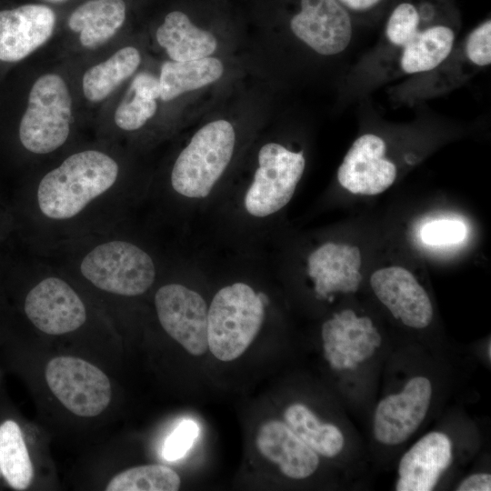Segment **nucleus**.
I'll return each instance as SVG.
<instances>
[{
  "label": "nucleus",
  "instance_id": "2f4dec72",
  "mask_svg": "<svg viewBox=\"0 0 491 491\" xmlns=\"http://www.w3.org/2000/svg\"><path fill=\"white\" fill-rule=\"evenodd\" d=\"M129 91L145 98L156 100L160 97L159 79L149 73H139L133 79Z\"/></svg>",
  "mask_w": 491,
  "mask_h": 491
},
{
  "label": "nucleus",
  "instance_id": "7c9ffc66",
  "mask_svg": "<svg viewBox=\"0 0 491 491\" xmlns=\"http://www.w3.org/2000/svg\"><path fill=\"white\" fill-rule=\"evenodd\" d=\"M353 19L368 18L383 10L391 0H337Z\"/></svg>",
  "mask_w": 491,
  "mask_h": 491
},
{
  "label": "nucleus",
  "instance_id": "6e6552de",
  "mask_svg": "<svg viewBox=\"0 0 491 491\" xmlns=\"http://www.w3.org/2000/svg\"><path fill=\"white\" fill-rule=\"evenodd\" d=\"M305 166L303 151L293 152L277 143L263 145L254 181L246 194V211L264 217L282 209L291 200Z\"/></svg>",
  "mask_w": 491,
  "mask_h": 491
},
{
  "label": "nucleus",
  "instance_id": "cd10ccee",
  "mask_svg": "<svg viewBox=\"0 0 491 491\" xmlns=\"http://www.w3.org/2000/svg\"><path fill=\"white\" fill-rule=\"evenodd\" d=\"M157 110L156 100L145 98L128 90L115 113V125L125 131L141 128Z\"/></svg>",
  "mask_w": 491,
  "mask_h": 491
},
{
  "label": "nucleus",
  "instance_id": "6ab92c4d",
  "mask_svg": "<svg viewBox=\"0 0 491 491\" xmlns=\"http://www.w3.org/2000/svg\"><path fill=\"white\" fill-rule=\"evenodd\" d=\"M361 252L357 246L327 242L307 258L309 276L314 280L315 291L321 297L334 292L353 293L362 280Z\"/></svg>",
  "mask_w": 491,
  "mask_h": 491
},
{
  "label": "nucleus",
  "instance_id": "4468645a",
  "mask_svg": "<svg viewBox=\"0 0 491 491\" xmlns=\"http://www.w3.org/2000/svg\"><path fill=\"white\" fill-rule=\"evenodd\" d=\"M386 143L379 135L367 133L357 137L337 170L341 186L352 194L375 195L395 182L397 168L386 157Z\"/></svg>",
  "mask_w": 491,
  "mask_h": 491
},
{
  "label": "nucleus",
  "instance_id": "ddd939ff",
  "mask_svg": "<svg viewBox=\"0 0 491 491\" xmlns=\"http://www.w3.org/2000/svg\"><path fill=\"white\" fill-rule=\"evenodd\" d=\"M431 397L432 385L429 379L415 376L401 392L383 398L374 416L376 439L387 446L404 443L424 421Z\"/></svg>",
  "mask_w": 491,
  "mask_h": 491
},
{
  "label": "nucleus",
  "instance_id": "0eeeda50",
  "mask_svg": "<svg viewBox=\"0 0 491 491\" xmlns=\"http://www.w3.org/2000/svg\"><path fill=\"white\" fill-rule=\"evenodd\" d=\"M71 117L72 100L64 79L55 74L40 76L30 90L19 125L22 146L35 155L55 151L69 136Z\"/></svg>",
  "mask_w": 491,
  "mask_h": 491
},
{
  "label": "nucleus",
  "instance_id": "bb28decb",
  "mask_svg": "<svg viewBox=\"0 0 491 491\" xmlns=\"http://www.w3.org/2000/svg\"><path fill=\"white\" fill-rule=\"evenodd\" d=\"M181 480L172 468L163 465L139 466L115 476L106 491H176Z\"/></svg>",
  "mask_w": 491,
  "mask_h": 491
},
{
  "label": "nucleus",
  "instance_id": "7ed1b4c3",
  "mask_svg": "<svg viewBox=\"0 0 491 491\" xmlns=\"http://www.w3.org/2000/svg\"><path fill=\"white\" fill-rule=\"evenodd\" d=\"M491 64V19L486 18L432 70L408 77L389 89L395 101L412 105L464 85Z\"/></svg>",
  "mask_w": 491,
  "mask_h": 491
},
{
  "label": "nucleus",
  "instance_id": "2eb2a0df",
  "mask_svg": "<svg viewBox=\"0 0 491 491\" xmlns=\"http://www.w3.org/2000/svg\"><path fill=\"white\" fill-rule=\"evenodd\" d=\"M370 286L378 300L405 326L422 329L433 319L430 298L414 275L402 266L377 269Z\"/></svg>",
  "mask_w": 491,
  "mask_h": 491
},
{
  "label": "nucleus",
  "instance_id": "a878e982",
  "mask_svg": "<svg viewBox=\"0 0 491 491\" xmlns=\"http://www.w3.org/2000/svg\"><path fill=\"white\" fill-rule=\"evenodd\" d=\"M0 469L5 481L15 490L26 489L34 477L22 431L13 420L0 425Z\"/></svg>",
  "mask_w": 491,
  "mask_h": 491
},
{
  "label": "nucleus",
  "instance_id": "9d476101",
  "mask_svg": "<svg viewBox=\"0 0 491 491\" xmlns=\"http://www.w3.org/2000/svg\"><path fill=\"white\" fill-rule=\"evenodd\" d=\"M293 35L315 53L333 56L353 38L354 19L337 0H298L289 20Z\"/></svg>",
  "mask_w": 491,
  "mask_h": 491
},
{
  "label": "nucleus",
  "instance_id": "b1692460",
  "mask_svg": "<svg viewBox=\"0 0 491 491\" xmlns=\"http://www.w3.org/2000/svg\"><path fill=\"white\" fill-rule=\"evenodd\" d=\"M140 62L141 55L136 48L125 46L119 49L107 60L90 67L85 73V96L94 103L104 100L135 73Z\"/></svg>",
  "mask_w": 491,
  "mask_h": 491
},
{
  "label": "nucleus",
  "instance_id": "4be33fe9",
  "mask_svg": "<svg viewBox=\"0 0 491 491\" xmlns=\"http://www.w3.org/2000/svg\"><path fill=\"white\" fill-rule=\"evenodd\" d=\"M125 19L123 0H91L79 5L69 16V28L80 34L81 45L95 48L107 42Z\"/></svg>",
  "mask_w": 491,
  "mask_h": 491
},
{
  "label": "nucleus",
  "instance_id": "9b49d317",
  "mask_svg": "<svg viewBox=\"0 0 491 491\" xmlns=\"http://www.w3.org/2000/svg\"><path fill=\"white\" fill-rule=\"evenodd\" d=\"M155 306L163 329L189 354L207 351L208 309L197 292L180 284L165 285L155 293Z\"/></svg>",
  "mask_w": 491,
  "mask_h": 491
},
{
  "label": "nucleus",
  "instance_id": "a211bd4d",
  "mask_svg": "<svg viewBox=\"0 0 491 491\" xmlns=\"http://www.w3.org/2000/svg\"><path fill=\"white\" fill-rule=\"evenodd\" d=\"M452 463V442L441 432L420 438L401 457L397 491H430Z\"/></svg>",
  "mask_w": 491,
  "mask_h": 491
},
{
  "label": "nucleus",
  "instance_id": "f8f14e48",
  "mask_svg": "<svg viewBox=\"0 0 491 491\" xmlns=\"http://www.w3.org/2000/svg\"><path fill=\"white\" fill-rule=\"evenodd\" d=\"M24 311L28 320L47 335L71 333L86 320L85 306L76 291L55 276L41 279L27 292Z\"/></svg>",
  "mask_w": 491,
  "mask_h": 491
},
{
  "label": "nucleus",
  "instance_id": "c85d7f7f",
  "mask_svg": "<svg viewBox=\"0 0 491 491\" xmlns=\"http://www.w3.org/2000/svg\"><path fill=\"white\" fill-rule=\"evenodd\" d=\"M199 433L198 426L192 420H183L165 439L162 455L167 461L182 458L193 446Z\"/></svg>",
  "mask_w": 491,
  "mask_h": 491
},
{
  "label": "nucleus",
  "instance_id": "72a5a7b5",
  "mask_svg": "<svg viewBox=\"0 0 491 491\" xmlns=\"http://www.w3.org/2000/svg\"><path fill=\"white\" fill-rule=\"evenodd\" d=\"M13 232V222L9 206L0 199V248Z\"/></svg>",
  "mask_w": 491,
  "mask_h": 491
},
{
  "label": "nucleus",
  "instance_id": "473e14b6",
  "mask_svg": "<svg viewBox=\"0 0 491 491\" xmlns=\"http://www.w3.org/2000/svg\"><path fill=\"white\" fill-rule=\"evenodd\" d=\"M458 491H490L491 476L487 473H476L466 477L456 487Z\"/></svg>",
  "mask_w": 491,
  "mask_h": 491
},
{
  "label": "nucleus",
  "instance_id": "393cba45",
  "mask_svg": "<svg viewBox=\"0 0 491 491\" xmlns=\"http://www.w3.org/2000/svg\"><path fill=\"white\" fill-rule=\"evenodd\" d=\"M285 423L316 453L334 457L341 453L345 437L335 425L322 423L306 406L290 405L284 412Z\"/></svg>",
  "mask_w": 491,
  "mask_h": 491
},
{
  "label": "nucleus",
  "instance_id": "aec40b11",
  "mask_svg": "<svg viewBox=\"0 0 491 491\" xmlns=\"http://www.w3.org/2000/svg\"><path fill=\"white\" fill-rule=\"evenodd\" d=\"M256 445L259 453L277 465L281 473L292 479L313 475L319 457L285 422L270 420L258 429Z\"/></svg>",
  "mask_w": 491,
  "mask_h": 491
},
{
  "label": "nucleus",
  "instance_id": "5701e85b",
  "mask_svg": "<svg viewBox=\"0 0 491 491\" xmlns=\"http://www.w3.org/2000/svg\"><path fill=\"white\" fill-rule=\"evenodd\" d=\"M224 73L218 58L204 57L190 61H167L162 65L159 84L160 98L170 101L188 91L217 81Z\"/></svg>",
  "mask_w": 491,
  "mask_h": 491
},
{
  "label": "nucleus",
  "instance_id": "f704fd0d",
  "mask_svg": "<svg viewBox=\"0 0 491 491\" xmlns=\"http://www.w3.org/2000/svg\"><path fill=\"white\" fill-rule=\"evenodd\" d=\"M2 476L1 469H0V477Z\"/></svg>",
  "mask_w": 491,
  "mask_h": 491
},
{
  "label": "nucleus",
  "instance_id": "412c9836",
  "mask_svg": "<svg viewBox=\"0 0 491 491\" xmlns=\"http://www.w3.org/2000/svg\"><path fill=\"white\" fill-rule=\"evenodd\" d=\"M157 43L173 61H190L210 56L217 47L214 35L194 25L181 11H172L156 30Z\"/></svg>",
  "mask_w": 491,
  "mask_h": 491
},
{
  "label": "nucleus",
  "instance_id": "20e7f679",
  "mask_svg": "<svg viewBox=\"0 0 491 491\" xmlns=\"http://www.w3.org/2000/svg\"><path fill=\"white\" fill-rule=\"evenodd\" d=\"M265 306L260 293L245 283L221 288L207 316V342L213 356L224 362L241 356L261 329Z\"/></svg>",
  "mask_w": 491,
  "mask_h": 491
},
{
  "label": "nucleus",
  "instance_id": "f3484780",
  "mask_svg": "<svg viewBox=\"0 0 491 491\" xmlns=\"http://www.w3.org/2000/svg\"><path fill=\"white\" fill-rule=\"evenodd\" d=\"M321 336L326 359L334 369H343V361L350 356L357 364L370 358L381 346L382 338L372 320L357 316L345 309L326 321Z\"/></svg>",
  "mask_w": 491,
  "mask_h": 491
},
{
  "label": "nucleus",
  "instance_id": "f257e3e1",
  "mask_svg": "<svg viewBox=\"0 0 491 491\" xmlns=\"http://www.w3.org/2000/svg\"><path fill=\"white\" fill-rule=\"evenodd\" d=\"M460 29L461 15L453 0H397L374 56L385 78L420 75L449 55Z\"/></svg>",
  "mask_w": 491,
  "mask_h": 491
},
{
  "label": "nucleus",
  "instance_id": "f03ea898",
  "mask_svg": "<svg viewBox=\"0 0 491 491\" xmlns=\"http://www.w3.org/2000/svg\"><path fill=\"white\" fill-rule=\"evenodd\" d=\"M118 176V164L102 151L69 155L47 172L33 192L17 193L9 206L13 231L39 216L49 224L74 222L113 195Z\"/></svg>",
  "mask_w": 491,
  "mask_h": 491
},
{
  "label": "nucleus",
  "instance_id": "dca6fc26",
  "mask_svg": "<svg viewBox=\"0 0 491 491\" xmlns=\"http://www.w3.org/2000/svg\"><path fill=\"white\" fill-rule=\"evenodd\" d=\"M55 14L44 5H25L0 11V60L16 62L52 35Z\"/></svg>",
  "mask_w": 491,
  "mask_h": 491
},
{
  "label": "nucleus",
  "instance_id": "c756f323",
  "mask_svg": "<svg viewBox=\"0 0 491 491\" xmlns=\"http://www.w3.org/2000/svg\"><path fill=\"white\" fill-rule=\"evenodd\" d=\"M466 233V226L461 222L439 220L426 225L422 229L421 237L427 245L443 246L460 242Z\"/></svg>",
  "mask_w": 491,
  "mask_h": 491
},
{
  "label": "nucleus",
  "instance_id": "39448f33",
  "mask_svg": "<svg viewBox=\"0 0 491 491\" xmlns=\"http://www.w3.org/2000/svg\"><path fill=\"white\" fill-rule=\"evenodd\" d=\"M235 144V129L228 121L215 120L202 126L174 164L173 189L189 198L207 196L227 167Z\"/></svg>",
  "mask_w": 491,
  "mask_h": 491
},
{
  "label": "nucleus",
  "instance_id": "1a4fd4ad",
  "mask_svg": "<svg viewBox=\"0 0 491 491\" xmlns=\"http://www.w3.org/2000/svg\"><path fill=\"white\" fill-rule=\"evenodd\" d=\"M45 380L55 396L78 416H98L111 400V384L106 375L78 357L51 359L45 367Z\"/></svg>",
  "mask_w": 491,
  "mask_h": 491
},
{
  "label": "nucleus",
  "instance_id": "423d86ee",
  "mask_svg": "<svg viewBox=\"0 0 491 491\" xmlns=\"http://www.w3.org/2000/svg\"><path fill=\"white\" fill-rule=\"evenodd\" d=\"M78 269L96 288L123 296L144 294L155 278L152 257L122 239H108L92 246L81 257Z\"/></svg>",
  "mask_w": 491,
  "mask_h": 491
}]
</instances>
